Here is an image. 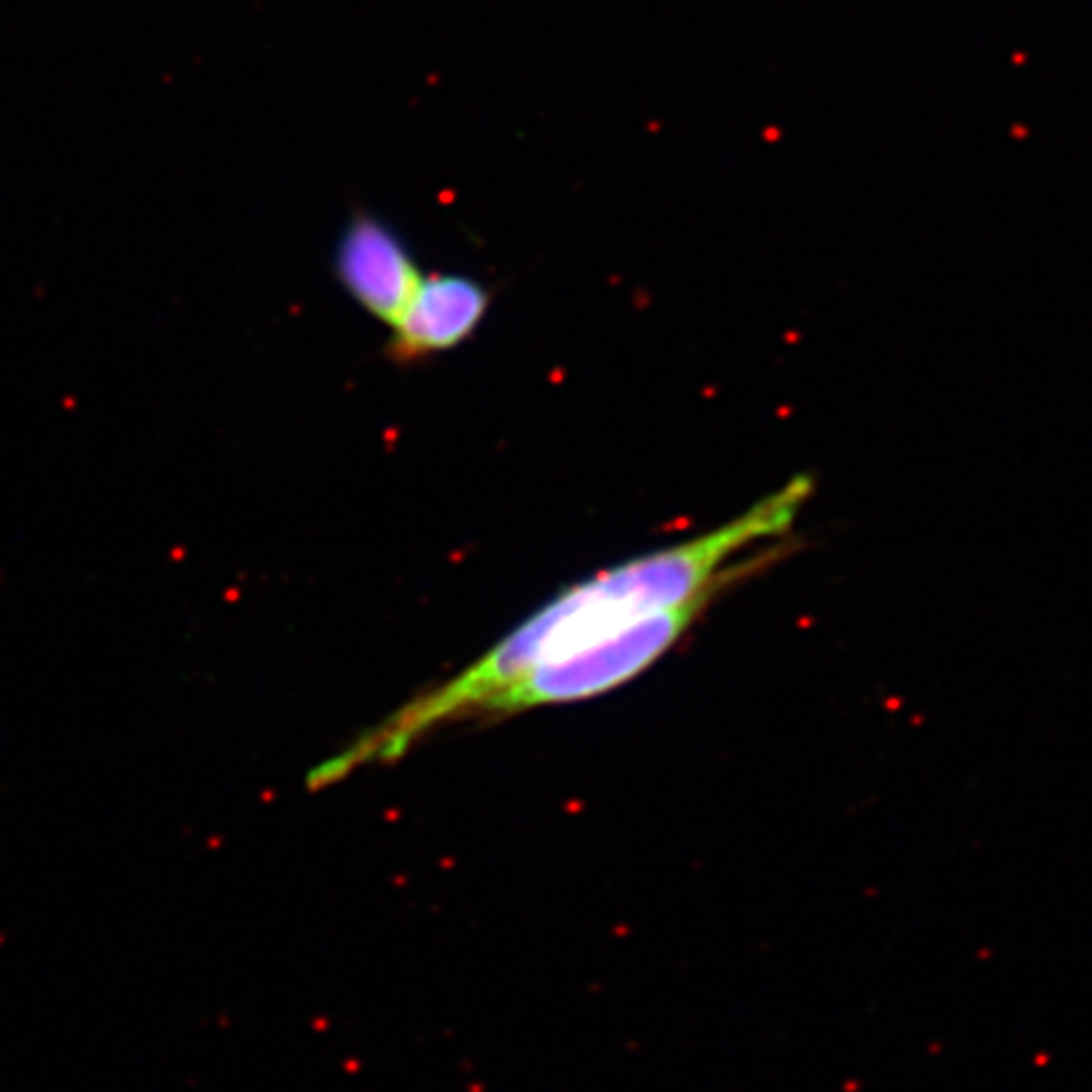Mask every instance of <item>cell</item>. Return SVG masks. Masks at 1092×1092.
<instances>
[{
  "instance_id": "obj_1",
  "label": "cell",
  "mask_w": 1092,
  "mask_h": 1092,
  "mask_svg": "<svg viewBox=\"0 0 1092 1092\" xmlns=\"http://www.w3.org/2000/svg\"><path fill=\"white\" fill-rule=\"evenodd\" d=\"M812 491V476L799 473L713 532L642 554L564 589L463 673L410 700L316 769L312 787L331 784L367 762H392L440 724L473 716L486 698L536 665L579 653L647 614L710 602L713 592L744 567L734 564L738 554L789 532Z\"/></svg>"
},
{
  "instance_id": "obj_2",
  "label": "cell",
  "mask_w": 1092,
  "mask_h": 1092,
  "mask_svg": "<svg viewBox=\"0 0 1092 1092\" xmlns=\"http://www.w3.org/2000/svg\"><path fill=\"white\" fill-rule=\"evenodd\" d=\"M703 607H709V602L647 614L579 653L536 665L486 698L476 713L506 716L514 710L572 703L612 691L665 656L703 612Z\"/></svg>"
},
{
  "instance_id": "obj_3",
  "label": "cell",
  "mask_w": 1092,
  "mask_h": 1092,
  "mask_svg": "<svg viewBox=\"0 0 1092 1092\" xmlns=\"http://www.w3.org/2000/svg\"><path fill=\"white\" fill-rule=\"evenodd\" d=\"M334 273L365 312L390 327L423 276L402 233L367 207H355L344 223L334 246Z\"/></svg>"
},
{
  "instance_id": "obj_4",
  "label": "cell",
  "mask_w": 1092,
  "mask_h": 1092,
  "mask_svg": "<svg viewBox=\"0 0 1092 1092\" xmlns=\"http://www.w3.org/2000/svg\"><path fill=\"white\" fill-rule=\"evenodd\" d=\"M491 288L465 273L420 276L402 314L392 324L390 355L400 362L463 344L489 314Z\"/></svg>"
}]
</instances>
